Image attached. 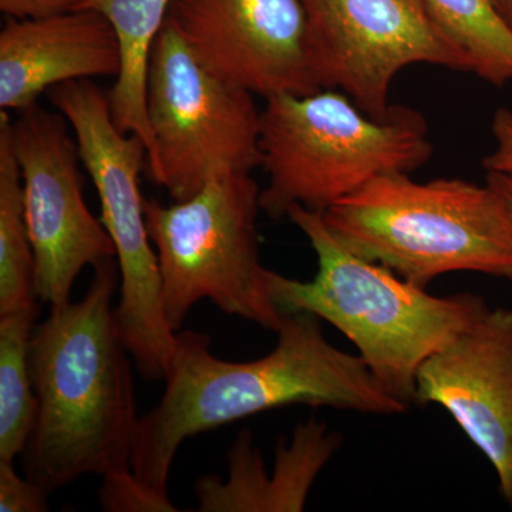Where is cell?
Here are the masks:
<instances>
[{
    "mask_svg": "<svg viewBox=\"0 0 512 512\" xmlns=\"http://www.w3.org/2000/svg\"><path fill=\"white\" fill-rule=\"evenodd\" d=\"M320 322L309 313H285L275 348L251 362L215 356L204 333H175L163 397L140 416L134 434L137 480L168 497L171 466L185 440L279 407L406 413L410 406L377 382L362 357L330 343Z\"/></svg>",
    "mask_w": 512,
    "mask_h": 512,
    "instance_id": "6da1fadb",
    "label": "cell"
},
{
    "mask_svg": "<svg viewBox=\"0 0 512 512\" xmlns=\"http://www.w3.org/2000/svg\"><path fill=\"white\" fill-rule=\"evenodd\" d=\"M116 261L94 266L80 301L50 308L33 330L30 370L35 429L25 476L50 494L84 476L131 470L138 420L130 352L121 339L114 293Z\"/></svg>",
    "mask_w": 512,
    "mask_h": 512,
    "instance_id": "7a4b0ae2",
    "label": "cell"
},
{
    "mask_svg": "<svg viewBox=\"0 0 512 512\" xmlns=\"http://www.w3.org/2000/svg\"><path fill=\"white\" fill-rule=\"evenodd\" d=\"M286 218L308 238L318 274L299 281L265 268L269 298L282 315L309 313L338 329L387 392L414 404L420 367L491 306L474 293L431 295L392 269L360 258L332 234L320 211L293 205Z\"/></svg>",
    "mask_w": 512,
    "mask_h": 512,
    "instance_id": "3957f363",
    "label": "cell"
},
{
    "mask_svg": "<svg viewBox=\"0 0 512 512\" xmlns=\"http://www.w3.org/2000/svg\"><path fill=\"white\" fill-rule=\"evenodd\" d=\"M322 214L350 252L421 288L451 272L512 281V214L487 181L383 174Z\"/></svg>",
    "mask_w": 512,
    "mask_h": 512,
    "instance_id": "277c9868",
    "label": "cell"
},
{
    "mask_svg": "<svg viewBox=\"0 0 512 512\" xmlns=\"http://www.w3.org/2000/svg\"><path fill=\"white\" fill-rule=\"evenodd\" d=\"M259 143L268 175L261 208L274 220L293 205L326 211L379 175L413 173L433 154L420 111L392 106L375 119L336 89L265 99Z\"/></svg>",
    "mask_w": 512,
    "mask_h": 512,
    "instance_id": "5b68a950",
    "label": "cell"
},
{
    "mask_svg": "<svg viewBox=\"0 0 512 512\" xmlns=\"http://www.w3.org/2000/svg\"><path fill=\"white\" fill-rule=\"evenodd\" d=\"M259 211L261 188L245 173L217 178L173 205L144 200L164 316L173 332H180L202 299L227 315L279 329L284 315L269 298L259 261Z\"/></svg>",
    "mask_w": 512,
    "mask_h": 512,
    "instance_id": "8992f818",
    "label": "cell"
},
{
    "mask_svg": "<svg viewBox=\"0 0 512 512\" xmlns=\"http://www.w3.org/2000/svg\"><path fill=\"white\" fill-rule=\"evenodd\" d=\"M47 97L73 128L80 158L99 194L101 222L116 248L121 339L141 375L164 380L177 336L165 320L160 268L140 191L141 170L148 163L146 143L117 127L107 93L92 80L57 84Z\"/></svg>",
    "mask_w": 512,
    "mask_h": 512,
    "instance_id": "52a82bcc",
    "label": "cell"
},
{
    "mask_svg": "<svg viewBox=\"0 0 512 512\" xmlns=\"http://www.w3.org/2000/svg\"><path fill=\"white\" fill-rule=\"evenodd\" d=\"M147 113L154 140L148 177L175 201L262 167L254 94L207 72L168 20L151 52Z\"/></svg>",
    "mask_w": 512,
    "mask_h": 512,
    "instance_id": "ba28073f",
    "label": "cell"
},
{
    "mask_svg": "<svg viewBox=\"0 0 512 512\" xmlns=\"http://www.w3.org/2000/svg\"><path fill=\"white\" fill-rule=\"evenodd\" d=\"M322 89L348 94L369 116L390 110L394 77L427 63L473 73L470 57L440 28L426 0H302Z\"/></svg>",
    "mask_w": 512,
    "mask_h": 512,
    "instance_id": "9c48e42d",
    "label": "cell"
},
{
    "mask_svg": "<svg viewBox=\"0 0 512 512\" xmlns=\"http://www.w3.org/2000/svg\"><path fill=\"white\" fill-rule=\"evenodd\" d=\"M69 126L63 114L37 103L20 111L10 126L35 254L37 299L50 308L70 302L83 268L116 258L109 232L84 201L82 158Z\"/></svg>",
    "mask_w": 512,
    "mask_h": 512,
    "instance_id": "30bf717a",
    "label": "cell"
},
{
    "mask_svg": "<svg viewBox=\"0 0 512 512\" xmlns=\"http://www.w3.org/2000/svg\"><path fill=\"white\" fill-rule=\"evenodd\" d=\"M167 20L222 82L264 99L322 90L302 0H173Z\"/></svg>",
    "mask_w": 512,
    "mask_h": 512,
    "instance_id": "8fae6325",
    "label": "cell"
},
{
    "mask_svg": "<svg viewBox=\"0 0 512 512\" xmlns=\"http://www.w3.org/2000/svg\"><path fill=\"white\" fill-rule=\"evenodd\" d=\"M414 404H437L490 461L512 511V309L490 308L424 362Z\"/></svg>",
    "mask_w": 512,
    "mask_h": 512,
    "instance_id": "7c38bea8",
    "label": "cell"
},
{
    "mask_svg": "<svg viewBox=\"0 0 512 512\" xmlns=\"http://www.w3.org/2000/svg\"><path fill=\"white\" fill-rule=\"evenodd\" d=\"M120 69L116 32L96 10L9 18L0 32V110L29 109L57 84L117 77Z\"/></svg>",
    "mask_w": 512,
    "mask_h": 512,
    "instance_id": "4fadbf2b",
    "label": "cell"
},
{
    "mask_svg": "<svg viewBox=\"0 0 512 512\" xmlns=\"http://www.w3.org/2000/svg\"><path fill=\"white\" fill-rule=\"evenodd\" d=\"M171 3L173 0H84L79 8L101 13L116 32L121 69L107 99L117 127L123 133L137 134L146 143L148 160L154 154L147 113L148 66Z\"/></svg>",
    "mask_w": 512,
    "mask_h": 512,
    "instance_id": "5bb4252c",
    "label": "cell"
},
{
    "mask_svg": "<svg viewBox=\"0 0 512 512\" xmlns=\"http://www.w3.org/2000/svg\"><path fill=\"white\" fill-rule=\"evenodd\" d=\"M0 113V315L36 308V264L23 205L22 175Z\"/></svg>",
    "mask_w": 512,
    "mask_h": 512,
    "instance_id": "9a60e30c",
    "label": "cell"
},
{
    "mask_svg": "<svg viewBox=\"0 0 512 512\" xmlns=\"http://www.w3.org/2000/svg\"><path fill=\"white\" fill-rule=\"evenodd\" d=\"M37 308L0 315V460L25 453L37 417L30 342Z\"/></svg>",
    "mask_w": 512,
    "mask_h": 512,
    "instance_id": "2e32d148",
    "label": "cell"
},
{
    "mask_svg": "<svg viewBox=\"0 0 512 512\" xmlns=\"http://www.w3.org/2000/svg\"><path fill=\"white\" fill-rule=\"evenodd\" d=\"M440 28L468 57L473 73L503 87L512 82V26L503 0H426Z\"/></svg>",
    "mask_w": 512,
    "mask_h": 512,
    "instance_id": "e0dca14e",
    "label": "cell"
},
{
    "mask_svg": "<svg viewBox=\"0 0 512 512\" xmlns=\"http://www.w3.org/2000/svg\"><path fill=\"white\" fill-rule=\"evenodd\" d=\"M100 505L110 512H175L170 497L148 488L133 471H120L103 477L99 490Z\"/></svg>",
    "mask_w": 512,
    "mask_h": 512,
    "instance_id": "ac0fdd59",
    "label": "cell"
},
{
    "mask_svg": "<svg viewBox=\"0 0 512 512\" xmlns=\"http://www.w3.org/2000/svg\"><path fill=\"white\" fill-rule=\"evenodd\" d=\"M15 461L0 460V511L45 512L50 493L28 476L16 473Z\"/></svg>",
    "mask_w": 512,
    "mask_h": 512,
    "instance_id": "d6986e66",
    "label": "cell"
},
{
    "mask_svg": "<svg viewBox=\"0 0 512 512\" xmlns=\"http://www.w3.org/2000/svg\"><path fill=\"white\" fill-rule=\"evenodd\" d=\"M494 150L483 160L487 173H512V110L501 107L495 111L491 124Z\"/></svg>",
    "mask_w": 512,
    "mask_h": 512,
    "instance_id": "ffe728a7",
    "label": "cell"
},
{
    "mask_svg": "<svg viewBox=\"0 0 512 512\" xmlns=\"http://www.w3.org/2000/svg\"><path fill=\"white\" fill-rule=\"evenodd\" d=\"M83 2L84 0H0V10L9 18H46L79 9Z\"/></svg>",
    "mask_w": 512,
    "mask_h": 512,
    "instance_id": "44dd1931",
    "label": "cell"
},
{
    "mask_svg": "<svg viewBox=\"0 0 512 512\" xmlns=\"http://www.w3.org/2000/svg\"><path fill=\"white\" fill-rule=\"evenodd\" d=\"M485 181L500 192L512 214V173H487Z\"/></svg>",
    "mask_w": 512,
    "mask_h": 512,
    "instance_id": "7402d4cb",
    "label": "cell"
},
{
    "mask_svg": "<svg viewBox=\"0 0 512 512\" xmlns=\"http://www.w3.org/2000/svg\"><path fill=\"white\" fill-rule=\"evenodd\" d=\"M503 8L505 18L508 19V22H510V25L512 26V0H503Z\"/></svg>",
    "mask_w": 512,
    "mask_h": 512,
    "instance_id": "603a6c76",
    "label": "cell"
}]
</instances>
